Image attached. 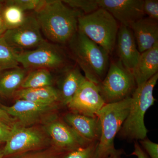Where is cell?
Wrapping results in <instances>:
<instances>
[{
	"label": "cell",
	"instance_id": "1",
	"mask_svg": "<svg viewBox=\"0 0 158 158\" xmlns=\"http://www.w3.org/2000/svg\"><path fill=\"white\" fill-rule=\"evenodd\" d=\"M36 12L35 18L46 37L61 44H67L76 34L78 20L84 15L60 0L46 1Z\"/></svg>",
	"mask_w": 158,
	"mask_h": 158
},
{
	"label": "cell",
	"instance_id": "2",
	"mask_svg": "<svg viewBox=\"0 0 158 158\" xmlns=\"http://www.w3.org/2000/svg\"><path fill=\"white\" fill-rule=\"evenodd\" d=\"M67 44L71 55L84 72L86 79L98 85L107 73L109 54L78 31Z\"/></svg>",
	"mask_w": 158,
	"mask_h": 158
},
{
	"label": "cell",
	"instance_id": "3",
	"mask_svg": "<svg viewBox=\"0 0 158 158\" xmlns=\"http://www.w3.org/2000/svg\"><path fill=\"white\" fill-rule=\"evenodd\" d=\"M158 79V73L136 87L131 96L129 113L118 133L120 138L135 141L146 138L148 131L144 124V116L156 101L153 90Z\"/></svg>",
	"mask_w": 158,
	"mask_h": 158
},
{
	"label": "cell",
	"instance_id": "4",
	"mask_svg": "<svg viewBox=\"0 0 158 158\" xmlns=\"http://www.w3.org/2000/svg\"><path fill=\"white\" fill-rule=\"evenodd\" d=\"M131 97L106 104L97 114L101 124V136L96 158H106L116 152L114 139L129 113Z\"/></svg>",
	"mask_w": 158,
	"mask_h": 158
},
{
	"label": "cell",
	"instance_id": "5",
	"mask_svg": "<svg viewBox=\"0 0 158 158\" xmlns=\"http://www.w3.org/2000/svg\"><path fill=\"white\" fill-rule=\"evenodd\" d=\"M119 26L116 19L101 8L83 15L78 20V31L100 46L110 56L115 48Z\"/></svg>",
	"mask_w": 158,
	"mask_h": 158
},
{
	"label": "cell",
	"instance_id": "6",
	"mask_svg": "<svg viewBox=\"0 0 158 158\" xmlns=\"http://www.w3.org/2000/svg\"><path fill=\"white\" fill-rule=\"evenodd\" d=\"M97 86L105 103L107 104L131 96L137 85L132 72L118 59L110 61L104 79Z\"/></svg>",
	"mask_w": 158,
	"mask_h": 158
},
{
	"label": "cell",
	"instance_id": "7",
	"mask_svg": "<svg viewBox=\"0 0 158 158\" xmlns=\"http://www.w3.org/2000/svg\"><path fill=\"white\" fill-rule=\"evenodd\" d=\"M18 61L26 69H62L63 71L70 66L65 51L59 46L46 41L35 49L18 53Z\"/></svg>",
	"mask_w": 158,
	"mask_h": 158
},
{
	"label": "cell",
	"instance_id": "8",
	"mask_svg": "<svg viewBox=\"0 0 158 158\" xmlns=\"http://www.w3.org/2000/svg\"><path fill=\"white\" fill-rule=\"evenodd\" d=\"M46 141L44 134L38 129L15 124L3 148L4 156L38 150L45 145Z\"/></svg>",
	"mask_w": 158,
	"mask_h": 158
},
{
	"label": "cell",
	"instance_id": "9",
	"mask_svg": "<svg viewBox=\"0 0 158 158\" xmlns=\"http://www.w3.org/2000/svg\"><path fill=\"white\" fill-rule=\"evenodd\" d=\"M2 36L7 44L15 49L37 48L46 41L37 19L31 16L26 17L19 27L7 30Z\"/></svg>",
	"mask_w": 158,
	"mask_h": 158
},
{
	"label": "cell",
	"instance_id": "10",
	"mask_svg": "<svg viewBox=\"0 0 158 158\" xmlns=\"http://www.w3.org/2000/svg\"><path fill=\"white\" fill-rule=\"evenodd\" d=\"M105 105L97 85L87 80L66 106L72 113L94 117Z\"/></svg>",
	"mask_w": 158,
	"mask_h": 158
},
{
	"label": "cell",
	"instance_id": "11",
	"mask_svg": "<svg viewBox=\"0 0 158 158\" xmlns=\"http://www.w3.org/2000/svg\"><path fill=\"white\" fill-rule=\"evenodd\" d=\"M45 130L51 138L54 149L61 152H68L90 144L79 135L62 118L56 117L52 119L46 124Z\"/></svg>",
	"mask_w": 158,
	"mask_h": 158
},
{
	"label": "cell",
	"instance_id": "12",
	"mask_svg": "<svg viewBox=\"0 0 158 158\" xmlns=\"http://www.w3.org/2000/svg\"><path fill=\"white\" fill-rule=\"evenodd\" d=\"M99 8L105 9L118 23L130 27L144 17V0H97Z\"/></svg>",
	"mask_w": 158,
	"mask_h": 158
},
{
	"label": "cell",
	"instance_id": "13",
	"mask_svg": "<svg viewBox=\"0 0 158 158\" xmlns=\"http://www.w3.org/2000/svg\"><path fill=\"white\" fill-rule=\"evenodd\" d=\"M0 107L9 116L17 118L19 121L18 124L27 127L36 123L50 111L56 109L58 106L56 104H41L18 99L12 106H6L0 104Z\"/></svg>",
	"mask_w": 158,
	"mask_h": 158
},
{
	"label": "cell",
	"instance_id": "14",
	"mask_svg": "<svg viewBox=\"0 0 158 158\" xmlns=\"http://www.w3.org/2000/svg\"><path fill=\"white\" fill-rule=\"evenodd\" d=\"M118 59L130 70L137 65L140 53L132 31L129 27L119 24L116 46Z\"/></svg>",
	"mask_w": 158,
	"mask_h": 158
},
{
	"label": "cell",
	"instance_id": "15",
	"mask_svg": "<svg viewBox=\"0 0 158 158\" xmlns=\"http://www.w3.org/2000/svg\"><path fill=\"white\" fill-rule=\"evenodd\" d=\"M62 119L85 141L90 143L99 141L101 124L98 116L89 117L69 112Z\"/></svg>",
	"mask_w": 158,
	"mask_h": 158
},
{
	"label": "cell",
	"instance_id": "16",
	"mask_svg": "<svg viewBox=\"0 0 158 158\" xmlns=\"http://www.w3.org/2000/svg\"><path fill=\"white\" fill-rule=\"evenodd\" d=\"M130 28L140 53L152 48L158 42V21L144 17L134 23Z\"/></svg>",
	"mask_w": 158,
	"mask_h": 158
},
{
	"label": "cell",
	"instance_id": "17",
	"mask_svg": "<svg viewBox=\"0 0 158 158\" xmlns=\"http://www.w3.org/2000/svg\"><path fill=\"white\" fill-rule=\"evenodd\" d=\"M58 90L60 103L67 106L82 84L87 80L77 65L70 66L62 71Z\"/></svg>",
	"mask_w": 158,
	"mask_h": 158
},
{
	"label": "cell",
	"instance_id": "18",
	"mask_svg": "<svg viewBox=\"0 0 158 158\" xmlns=\"http://www.w3.org/2000/svg\"><path fill=\"white\" fill-rule=\"evenodd\" d=\"M158 42L152 48L140 54L132 73L137 86L143 84L158 73Z\"/></svg>",
	"mask_w": 158,
	"mask_h": 158
},
{
	"label": "cell",
	"instance_id": "19",
	"mask_svg": "<svg viewBox=\"0 0 158 158\" xmlns=\"http://www.w3.org/2000/svg\"><path fill=\"white\" fill-rule=\"evenodd\" d=\"M16 94L20 99L44 105H53L59 102L58 90L52 86L36 88L21 89L17 90Z\"/></svg>",
	"mask_w": 158,
	"mask_h": 158
},
{
	"label": "cell",
	"instance_id": "20",
	"mask_svg": "<svg viewBox=\"0 0 158 158\" xmlns=\"http://www.w3.org/2000/svg\"><path fill=\"white\" fill-rule=\"evenodd\" d=\"M26 76V69L19 66L0 74V94L9 97L16 93Z\"/></svg>",
	"mask_w": 158,
	"mask_h": 158
},
{
	"label": "cell",
	"instance_id": "21",
	"mask_svg": "<svg viewBox=\"0 0 158 158\" xmlns=\"http://www.w3.org/2000/svg\"><path fill=\"white\" fill-rule=\"evenodd\" d=\"M52 77L46 69H37L26 77L21 85L22 89L36 88L52 86Z\"/></svg>",
	"mask_w": 158,
	"mask_h": 158
},
{
	"label": "cell",
	"instance_id": "22",
	"mask_svg": "<svg viewBox=\"0 0 158 158\" xmlns=\"http://www.w3.org/2000/svg\"><path fill=\"white\" fill-rule=\"evenodd\" d=\"M18 53L0 37V73L18 67Z\"/></svg>",
	"mask_w": 158,
	"mask_h": 158
},
{
	"label": "cell",
	"instance_id": "23",
	"mask_svg": "<svg viewBox=\"0 0 158 158\" xmlns=\"http://www.w3.org/2000/svg\"><path fill=\"white\" fill-rule=\"evenodd\" d=\"M2 16L7 30L15 28L21 25L27 17L24 11L19 7L7 4L3 8Z\"/></svg>",
	"mask_w": 158,
	"mask_h": 158
},
{
	"label": "cell",
	"instance_id": "24",
	"mask_svg": "<svg viewBox=\"0 0 158 158\" xmlns=\"http://www.w3.org/2000/svg\"><path fill=\"white\" fill-rule=\"evenodd\" d=\"M98 141L63 154L61 158H96Z\"/></svg>",
	"mask_w": 158,
	"mask_h": 158
},
{
	"label": "cell",
	"instance_id": "25",
	"mask_svg": "<svg viewBox=\"0 0 158 158\" xmlns=\"http://www.w3.org/2000/svg\"><path fill=\"white\" fill-rule=\"evenodd\" d=\"M62 2L85 15L89 14L99 9L97 0H64Z\"/></svg>",
	"mask_w": 158,
	"mask_h": 158
},
{
	"label": "cell",
	"instance_id": "26",
	"mask_svg": "<svg viewBox=\"0 0 158 158\" xmlns=\"http://www.w3.org/2000/svg\"><path fill=\"white\" fill-rule=\"evenodd\" d=\"M64 153L55 149L37 150L15 156L13 158H61Z\"/></svg>",
	"mask_w": 158,
	"mask_h": 158
},
{
	"label": "cell",
	"instance_id": "27",
	"mask_svg": "<svg viewBox=\"0 0 158 158\" xmlns=\"http://www.w3.org/2000/svg\"><path fill=\"white\" fill-rule=\"evenodd\" d=\"M45 0H11L6 4L14 5L19 7L23 11L34 10L37 11L46 2Z\"/></svg>",
	"mask_w": 158,
	"mask_h": 158
},
{
	"label": "cell",
	"instance_id": "28",
	"mask_svg": "<svg viewBox=\"0 0 158 158\" xmlns=\"http://www.w3.org/2000/svg\"><path fill=\"white\" fill-rule=\"evenodd\" d=\"M143 10L144 15H147L148 17L158 20V0H144Z\"/></svg>",
	"mask_w": 158,
	"mask_h": 158
},
{
	"label": "cell",
	"instance_id": "29",
	"mask_svg": "<svg viewBox=\"0 0 158 158\" xmlns=\"http://www.w3.org/2000/svg\"><path fill=\"white\" fill-rule=\"evenodd\" d=\"M143 147L151 158H158V144L151 141L147 138L140 141Z\"/></svg>",
	"mask_w": 158,
	"mask_h": 158
},
{
	"label": "cell",
	"instance_id": "30",
	"mask_svg": "<svg viewBox=\"0 0 158 158\" xmlns=\"http://www.w3.org/2000/svg\"><path fill=\"white\" fill-rule=\"evenodd\" d=\"M12 126L0 121V143L7 141L11 133Z\"/></svg>",
	"mask_w": 158,
	"mask_h": 158
},
{
	"label": "cell",
	"instance_id": "31",
	"mask_svg": "<svg viewBox=\"0 0 158 158\" xmlns=\"http://www.w3.org/2000/svg\"><path fill=\"white\" fill-rule=\"evenodd\" d=\"M131 155L137 156V158H148L147 154L142 149V148L138 143V141H135L134 150Z\"/></svg>",
	"mask_w": 158,
	"mask_h": 158
},
{
	"label": "cell",
	"instance_id": "32",
	"mask_svg": "<svg viewBox=\"0 0 158 158\" xmlns=\"http://www.w3.org/2000/svg\"><path fill=\"white\" fill-rule=\"evenodd\" d=\"M13 120L11 116H9L2 108L0 107V121L12 126Z\"/></svg>",
	"mask_w": 158,
	"mask_h": 158
},
{
	"label": "cell",
	"instance_id": "33",
	"mask_svg": "<svg viewBox=\"0 0 158 158\" xmlns=\"http://www.w3.org/2000/svg\"><path fill=\"white\" fill-rule=\"evenodd\" d=\"M3 8L2 6L0 3V37H2L5 32L7 31L2 16V10Z\"/></svg>",
	"mask_w": 158,
	"mask_h": 158
},
{
	"label": "cell",
	"instance_id": "34",
	"mask_svg": "<svg viewBox=\"0 0 158 158\" xmlns=\"http://www.w3.org/2000/svg\"><path fill=\"white\" fill-rule=\"evenodd\" d=\"M122 153V152L121 150H117L116 152L110 155L106 158H123L121 156Z\"/></svg>",
	"mask_w": 158,
	"mask_h": 158
},
{
	"label": "cell",
	"instance_id": "35",
	"mask_svg": "<svg viewBox=\"0 0 158 158\" xmlns=\"http://www.w3.org/2000/svg\"><path fill=\"white\" fill-rule=\"evenodd\" d=\"M4 157L3 148H2V149H0V158H3Z\"/></svg>",
	"mask_w": 158,
	"mask_h": 158
}]
</instances>
